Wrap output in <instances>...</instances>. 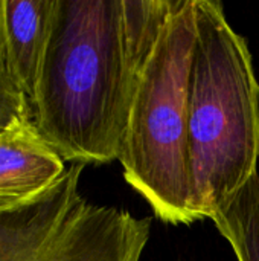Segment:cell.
Instances as JSON below:
<instances>
[{"instance_id": "277c9868", "label": "cell", "mask_w": 259, "mask_h": 261, "mask_svg": "<svg viewBox=\"0 0 259 261\" xmlns=\"http://www.w3.org/2000/svg\"><path fill=\"white\" fill-rule=\"evenodd\" d=\"M84 167L70 164L34 228L0 261H140L151 220L87 202L79 193Z\"/></svg>"}, {"instance_id": "6da1fadb", "label": "cell", "mask_w": 259, "mask_h": 261, "mask_svg": "<svg viewBox=\"0 0 259 261\" xmlns=\"http://www.w3.org/2000/svg\"><path fill=\"white\" fill-rule=\"evenodd\" d=\"M182 0H55L32 118L70 164L119 161L142 72Z\"/></svg>"}, {"instance_id": "8992f818", "label": "cell", "mask_w": 259, "mask_h": 261, "mask_svg": "<svg viewBox=\"0 0 259 261\" xmlns=\"http://www.w3.org/2000/svg\"><path fill=\"white\" fill-rule=\"evenodd\" d=\"M53 6L55 0H0L9 63L29 102L49 38Z\"/></svg>"}, {"instance_id": "5b68a950", "label": "cell", "mask_w": 259, "mask_h": 261, "mask_svg": "<svg viewBox=\"0 0 259 261\" xmlns=\"http://www.w3.org/2000/svg\"><path fill=\"white\" fill-rule=\"evenodd\" d=\"M64 161L41 138L32 116L0 132V214L40 200L66 173Z\"/></svg>"}, {"instance_id": "52a82bcc", "label": "cell", "mask_w": 259, "mask_h": 261, "mask_svg": "<svg viewBox=\"0 0 259 261\" xmlns=\"http://www.w3.org/2000/svg\"><path fill=\"white\" fill-rule=\"evenodd\" d=\"M238 261H259V174L255 173L211 219Z\"/></svg>"}, {"instance_id": "3957f363", "label": "cell", "mask_w": 259, "mask_h": 261, "mask_svg": "<svg viewBox=\"0 0 259 261\" xmlns=\"http://www.w3.org/2000/svg\"><path fill=\"white\" fill-rule=\"evenodd\" d=\"M194 44V0H182L142 72L119 156L127 184L157 219L169 225L197 222L188 159V86Z\"/></svg>"}, {"instance_id": "7a4b0ae2", "label": "cell", "mask_w": 259, "mask_h": 261, "mask_svg": "<svg viewBox=\"0 0 259 261\" xmlns=\"http://www.w3.org/2000/svg\"><path fill=\"white\" fill-rule=\"evenodd\" d=\"M195 44L188 86V159L197 220L212 216L255 174L259 84L244 37L223 5L194 0Z\"/></svg>"}, {"instance_id": "ba28073f", "label": "cell", "mask_w": 259, "mask_h": 261, "mask_svg": "<svg viewBox=\"0 0 259 261\" xmlns=\"http://www.w3.org/2000/svg\"><path fill=\"white\" fill-rule=\"evenodd\" d=\"M26 116H32V107L11 67L0 14V132Z\"/></svg>"}]
</instances>
